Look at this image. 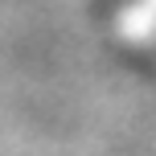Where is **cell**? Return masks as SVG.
Returning <instances> with one entry per match:
<instances>
[{
  "label": "cell",
  "instance_id": "1",
  "mask_svg": "<svg viewBox=\"0 0 156 156\" xmlns=\"http://www.w3.org/2000/svg\"><path fill=\"white\" fill-rule=\"evenodd\" d=\"M119 37L127 45H140L156 54V0H132L119 16Z\"/></svg>",
  "mask_w": 156,
  "mask_h": 156
}]
</instances>
